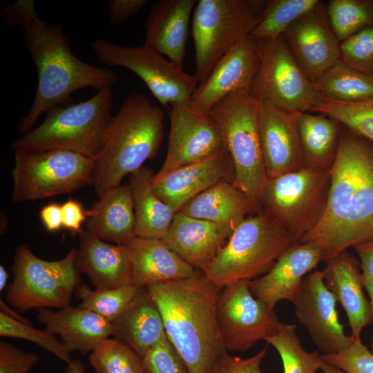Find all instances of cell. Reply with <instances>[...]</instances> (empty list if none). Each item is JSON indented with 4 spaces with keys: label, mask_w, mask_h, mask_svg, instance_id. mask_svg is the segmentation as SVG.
Returning <instances> with one entry per match:
<instances>
[{
    "label": "cell",
    "mask_w": 373,
    "mask_h": 373,
    "mask_svg": "<svg viewBox=\"0 0 373 373\" xmlns=\"http://www.w3.org/2000/svg\"><path fill=\"white\" fill-rule=\"evenodd\" d=\"M0 15L7 26H21L26 48L37 70L35 96L18 124L19 133L30 131L41 115L70 102L75 91L111 87L118 81L117 74L109 68L93 66L76 57L62 26L40 19L33 0L10 3Z\"/></svg>",
    "instance_id": "6da1fadb"
},
{
    "label": "cell",
    "mask_w": 373,
    "mask_h": 373,
    "mask_svg": "<svg viewBox=\"0 0 373 373\" xmlns=\"http://www.w3.org/2000/svg\"><path fill=\"white\" fill-rule=\"evenodd\" d=\"M308 241L320 246L324 261L373 241V142L345 126L330 169L325 210L299 242Z\"/></svg>",
    "instance_id": "7a4b0ae2"
},
{
    "label": "cell",
    "mask_w": 373,
    "mask_h": 373,
    "mask_svg": "<svg viewBox=\"0 0 373 373\" xmlns=\"http://www.w3.org/2000/svg\"><path fill=\"white\" fill-rule=\"evenodd\" d=\"M146 287L159 309L166 336L189 373H213L227 352L216 316L221 288L198 271L193 277Z\"/></svg>",
    "instance_id": "3957f363"
},
{
    "label": "cell",
    "mask_w": 373,
    "mask_h": 373,
    "mask_svg": "<svg viewBox=\"0 0 373 373\" xmlns=\"http://www.w3.org/2000/svg\"><path fill=\"white\" fill-rule=\"evenodd\" d=\"M162 110L144 93L128 96L105 131L95 158L93 186L98 196L153 159L164 138Z\"/></svg>",
    "instance_id": "277c9868"
},
{
    "label": "cell",
    "mask_w": 373,
    "mask_h": 373,
    "mask_svg": "<svg viewBox=\"0 0 373 373\" xmlns=\"http://www.w3.org/2000/svg\"><path fill=\"white\" fill-rule=\"evenodd\" d=\"M111 87L97 90L90 99L58 106L47 113L34 130L15 140L17 151L66 150L96 158L111 120Z\"/></svg>",
    "instance_id": "5b68a950"
},
{
    "label": "cell",
    "mask_w": 373,
    "mask_h": 373,
    "mask_svg": "<svg viewBox=\"0 0 373 373\" xmlns=\"http://www.w3.org/2000/svg\"><path fill=\"white\" fill-rule=\"evenodd\" d=\"M261 103L244 90L231 93L217 104L209 116L222 133L233 167V184L262 213V197L268 182L260 144L258 117Z\"/></svg>",
    "instance_id": "8992f818"
},
{
    "label": "cell",
    "mask_w": 373,
    "mask_h": 373,
    "mask_svg": "<svg viewBox=\"0 0 373 373\" xmlns=\"http://www.w3.org/2000/svg\"><path fill=\"white\" fill-rule=\"evenodd\" d=\"M296 243L287 231L267 213L247 217L225 246L202 271L220 288L265 274L278 258Z\"/></svg>",
    "instance_id": "52a82bcc"
},
{
    "label": "cell",
    "mask_w": 373,
    "mask_h": 373,
    "mask_svg": "<svg viewBox=\"0 0 373 373\" xmlns=\"http://www.w3.org/2000/svg\"><path fill=\"white\" fill-rule=\"evenodd\" d=\"M265 1L200 0L193 10L192 35L195 48L194 77L205 82L233 46L251 37L259 23Z\"/></svg>",
    "instance_id": "ba28073f"
},
{
    "label": "cell",
    "mask_w": 373,
    "mask_h": 373,
    "mask_svg": "<svg viewBox=\"0 0 373 373\" xmlns=\"http://www.w3.org/2000/svg\"><path fill=\"white\" fill-rule=\"evenodd\" d=\"M76 251L73 247L64 258L48 261L35 256L28 246H18L12 266L14 278L6 294L8 305L20 311L69 306L81 283Z\"/></svg>",
    "instance_id": "9c48e42d"
},
{
    "label": "cell",
    "mask_w": 373,
    "mask_h": 373,
    "mask_svg": "<svg viewBox=\"0 0 373 373\" xmlns=\"http://www.w3.org/2000/svg\"><path fill=\"white\" fill-rule=\"evenodd\" d=\"M329 186L330 170L307 166L269 179L262 197V212L299 242L321 220Z\"/></svg>",
    "instance_id": "30bf717a"
},
{
    "label": "cell",
    "mask_w": 373,
    "mask_h": 373,
    "mask_svg": "<svg viewBox=\"0 0 373 373\" xmlns=\"http://www.w3.org/2000/svg\"><path fill=\"white\" fill-rule=\"evenodd\" d=\"M95 159L66 150L15 152L12 201L68 193L94 183Z\"/></svg>",
    "instance_id": "8fae6325"
},
{
    "label": "cell",
    "mask_w": 373,
    "mask_h": 373,
    "mask_svg": "<svg viewBox=\"0 0 373 373\" xmlns=\"http://www.w3.org/2000/svg\"><path fill=\"white\" fill-rule=\"evenodd\" d=\"M256 43L259 66L250 93L261 104L289 112H311L321 103L323 97L296 62L283 36Z\"/></svg>",
    "instance_id": "7c38bea8"
},
{
    "label": "cell",
    "mask_w": 373,
    "mask_h": 373,
    "mask_svg": "<svg viewBox=\"0 0 373 373\" xmlns=\"http://www.w3.org/2000/svg\"><path fill=\"white\" fill-rule=\"evenodd\" d=\"M91 48L103 64L123 67L137 75L162 106L190 102L199 86L194 75L146 44L131 47L98 39L92 42Z\"/></svg>",
    "instance_id": "4fadbf2b"
},
{
    "label": "cell",
    "mask_w": 373,
    "mask_h": 373,
    "mask_svg": "<svg viewBox=\"0 0 373 373\" xmlns=\"http://www.w3.org/2000/svg\"><path fill=\"white\" fill-rule=\"evenodd\" d=\"M242 280L220 293L217 321L227 350L244 352L276 334L280 325L274 309L256 298Z\"/></svg>",
    "instance_id": "5bb4252c"
},
{
    "label": "cell",
    "mask_w": 373,
    "mask_h": 373,
    "mask_svg": "<svg viewBox=\"0 0 373 373\" xmlns=\"http://www.w3.org/2000/svg\"><path fill=\"white\" fill-rule=\"evenodd\" d=\"M337 302L325 284L323 271L315 270L304 278L293 303L298 321L323 354L342 351L353 342L339 321Z\"/></svg>",
    "instance_id": "9a60e30c"
},
{
    "label": "cell",
    "mask_w": 373,
    "mask_h": 373,
    "mask_svg": "<svg viewBox=\"0 0 373 373\" xmlns=\"http://www.w3.org/2000/svg\"><path fill=\"white\" fill-rule=\"evenodd\" d=\"M171 106L167 153L157 175L227 149L220 128L209 115L193 111L190 102H177Z\"/></svg>",
    "instance_id": "2e32d148"
},
{
    "label": "cell",
    "mask_w": 373,
    "mask_h": 373,
    "mask_svg": "<svg viewBox=\"0 0 373 373\" xmlns=\"http://www.w3.org/2000/svg\"><path fill=\"white\" fill-rule=\"evenodd\" d=\"M283 37L296 62L312 82L340 59V41L322 1L291 23Z\"/></svg>",
    "instance_id": "e0dca14e"
},
{
    "label": "cell",
    "mask_w": 373,
    "mask_h": 373,
    "mask_svg": "<svg viewBox=\"0 0 373 373\" xmlns=\"http://www.w3.org/2000/svg\"><path fill=\"white\" fill-rule=\"evenodd\" d=\"M258 66L256 43L249 37L224 55L205 82L198 86L190 100L191 108L209 115L212 108L227 95L238 91H250Z\"/></svg>",
    "instance_id": "ac0fdd59"
},
{
    "label": "cell",
    "mask_w": 373,
    "mask_h": 373,
    "mask_svg": "<svg viewBox=\"0 0 373 373\" xmlns=\"http://www.w3.org/2000/svg\"><path fill=\"white\" fill-rule=\"evenodd\" d=\"M324 261L320 246L312 241L287 249L263 275L249 281L254 296L273 308L280 300L293 303L304 278Z\"/></svg>",
    "instance_id": "d6986e66"
},
{
    "label": "cell",
    "mask_w": 373,
    "mask_h": 373,
    "mask_svg": "<svg viewBox=\"0 0 373 373\" xmlns=\"http://www.w3.org/2000/svg\"><path fill=\"white\" fill-rule=\"evenodd\" d=\"M296 113L261 104L258 130L268 179L305 166Z\"/></svg>",
    "instance_id": "ffe728a7"
},
{
    "label": "cell",
    "mask_w": 373,
    "mask_h": 373,
    "mask_svg": "<svg viewBox=\"0 0 373 373\" xmlns=\"http://www.w3.org/2000/svg\"><path fill=\"white\" fill-rule=\"evenodd\" d=\"M233 167L227 150L162 175L155 174L152 187L157 196L178 212L192 198L224 180L232 181Z\"/></svg>",
    "instance_id": "44dd1931"
},
{
    "label": "cell",
    "mask_w": 373,
    "mask_h": 373,
    "mask_svg": "<svg viewBox=\"0 0 373 373\" xmlns=\"http://www.w3.org/2000/svg\"><path fill=\"white\" fill-rule=\"evenodd\" d=\"M323 270L324 282L344 309L354 341L373 323V307L364 294L359 262L346 250L331 257Z\"/></svg>",
    "instance_id": "7402d4cb"
},
{
    "label": "cell",
    "mask_w": 373,
    "mask_h": 373,
    "mask_svg": "<svg viewBox=\"0 0 373 373\" xmlns=\"http://www.w3.org/2000/svg\"><path fill=\"white\" fill-rule=\"evenodd\" d=\"M75 265L96 289L132 285L133 266L125 246L108 243L88 230L80 234Z\"/></svg>",
    "instance_id": "603a6c76"
},
{
    "label": "cell",
    "mask_w": 373,
    "mask_h": 373,
    "mask_svg": "<svg viewBox=\"0 0 373 373\" xmlns=\"http://www.w3.org/2000/svg\"><path fill=\"white\" fill-rule=\"evenodd\" d=\"M229 238L216 224L178 211L161 240L190 265L202 270L216 257Z\"/></svg>",
    "instance_id": "cb8c5ba5"
},
{
    "label": "cell",
    "mask_w": 373,
    "mask_h": 373,
    "mask_svg": "<svg viewBox=\"0 0 373 373\" xmlns=\"http://www.w3.org/2000/svg\"><path fill=\"white\" fill-rule=\"evenodd\" d=\"M37 320L45 329L59 335L61 341L71 352H93L102 342L113 336L112 323L97 314L70 305L57 311L38 309Z\"/></svg>",
    "instance_id": "d4e9b609"
},
{
    "label": "cell",
    "mask_w": 373,
    "mask_h": 373,
    "mask_svg": "<svg viewBox=\"0 0 373 373\" xmlns=\"http://www.w3.org/2000/svg\"><path fill=\"white\" fill-rule=\"evenodd\" d=\"M195 0H160L151 8L144 44L182 68L191 12Z\"/></svg>",
    "instance_id": "484cf974"
},
{
    "label": "cell",
    "mask_w": 373,
    "mask_h": 373,
    "mask_svg": "<svg viewBox=\"0 0 373 373\" xmlns=\"http://www.w3.org/2000/svg\"><path fill=\"white\" fill-rule=\"evenodd\" d=\"M113 336L142 358L167 338L159 309L146 287L112 322Z\"/></svg>",
    "instance_id": "4316f807"
},
{
    "label": "cell",
    "mask_w": 373,
    "mask_h": 373,
    "mask_svg": "<svg viewBox=\"0 0 373 373\" xmlns=\"http://www.w3.org/2000/svg\"><path fill=\"white\" fill-rule=\"evenodd\" d=\"M124 246L133 266L132 285L137 288L193 277L198 273L161 240L135 236Z\"/></svg>",
    "instance_id": "83f0119b"
},
{
    "label": "cell",
    "mask_w": 373,
    "mask_h": 373,
    "mask_svg": "<svg viewBox=\"0 0 373 373\" xmlns=\"http://www.w3.org/2000/svg\"><path fill=\"white\" fill-rule=\"evenodd\" d=\"M179 211L213 222L230 236L248 213L256 214L247 196L228 180L218 182L198 194Z\"/></svg>",
    "instance_id": "f1b7e54d"
},
{
    "label": "cell",
    "mask_w": 373,
    "mask_h": 373,
    "mask_svg": "<svg viewBox=\"0 0 373 373\" xmlns=\"http://www.w3.org/2000/svg\"><path fill=\"white\" fill-rule=\"evenodd\" d=\"M86 214L87 230L104 241L125 245L136 236L133 200L128 184L106 191Z\"/></svg>",
    "instance_id": "f546056e"
},
{
    "label": "cell",
    "mask_w": 373,
    "mask_h": 373,
    "mask_svg": "<svg viewBox=\"0 0 373 373\" xmlns=\"http://www.w3.org/2000/svg\"><path fill=\"white\" fill-rule=\"evenodd\" d=\"M153 171L142 166L129 175L134 206L136 236L162 240L166 235L175 212L153 191Z\"/></svg>",
    "instance_id": "4dcf8cb0"
},
{
    "label": "cell",
    "mask_w": 373,
    "mask_h": 373,
    "mask_svg": "<svg viewBox=\"0 0 373 373\" xmlns=\"http://www.w3.org/2000/svg\"><path fill=\"white\" fill-rule=\"evenodd\" d=\"M305 166L330 170L337 154L343 126L327 115L296 112Z\"/></svg>",
    "instance_id": "1f68e13d"
},
{
    "label": "cell",
    "mask_w": 373,
    "mask_h": 373,
    "mask_svg": "<svg viewBox=\"0 0 373 373\" xmlns=\"http://www.w3.org/2000/svg\"><path fill=\"white\" fill-rule=\"evenodd\" d=\"M324 98L343 102L373 99V75L356 70L341 59L312 82Z\"/></svg>",
    "instance_id": "d6a6232c"
},
{
    "label": "cell",
    "mask_w": 373,
    "mask_h": 373,
    "mask_svg": "<svg viewBox=\"0 0 373 373\" xmlns=\"http://www.w3.org/2000/svg\"><path fill=\"white\" fill-rule=\"evenodd\" d=\"M320 0L265 1L261 19L251 37L256 41L283 36L286 29L305 13L316 8Z\"/></svg>",
    "instance_id": "836d02e7"
},
{
    "label": "cell",
    "mask_w": 373,
    "mask_h": 373,
    "mask_svg": "<svg viewBox=\"0 0 373 373\" xmlns=\"http://www.w3.org/2000/svg\"><path fill=\"white\" fill-rule=\"evenodd\" d=\"M295 324L280 323L278 332L267 338L280 356L283 373H316L324 363L318 351L307 352L296 334Z\"/></svg>",
    "instance_id": "e575fe53"
},
{
    "label": "cell",
    "mask_w": 373,
    "mask_h": 373,
    "mask_svg": "<svg viewBox=\"0 0 373 373\" xmlns=\"http://www.w3.org/2000/svg\"><path fill=\"white\" fill-rule=\"evenodd\" d=\"M140 289L133 285L114 289H92L86 284H79L75 295L80 300L78 307L92 311L112 323L134 299Z\"/></svg>",
    "instance_id": "d590c367"
},
{
    "label": "cell",
    "mask_w": 373,
    "mask_h": 373,
    "mask_svg": "<svg viewBox=\"0 0 373 373\" xmlns=\"http://www.w3.org/2000/svg\"><path fill=\"white\" fill-rule=\"evenodd\" d=\"M326 6L331 26L340 42L373 26V0H330Z\"/></svg>",
    "instance_id": "8d00e7d4"
},
{
    "label": "cell",
    "mask_w": 373,
    "mask_h": 373,
    "mask_svg": "<svg viewBox=\"0 0 373 373\" xmlns=\"http://www.w3.org/2000/svg\"><path fill=\"white\" fill-rule=\"evenodd\" d=\"M96 373H146L142 358L117 338L102 342L89 356Z\"/></svg>",
    "instance_id": "74e56055"
},
{
    "label": "cell",
    "mask_w": 373,
    "mask_h": 373,
    "mask_svg": "<svg viewBox=\"0 0 373 373\" xmlns=\"http://www.w3.org/2000/svg\"><path fill=\"white\" fill-rule=\"evenodd\" d=\"M311 112L331 117L352 132L373 142V99L343 102L323 97Z\"/></svg>",
    "instance_id": "f35d334b"
},
{
    "label": "cell",
    "mask_w": 373,
    "mask_h": 373,
    "mask_svg": "<svg viewBox=\"0 0 373 373\" xmlns=\"http://www.w3.org/2000/svg\"><path fill=\"white\" fill-rule=\"evenodd\" d=\"M0 335L32 341L66 364L72 361L70 352L56 335L46 329H39L29 323L12 318L2 312H0Z\"/></svg>",
    "instance_id": "ab89813d"
},
{
    "label": "cell",
    "mask_w": 373,
    "mask_h": 373,
    "mask_svg": "<svg viewBox=\"0 0 373 373\" xmlns=\"http://www.w3.org/2000/svg\"><path fill=\"white\" fill-rule=\"evenodd\" d=\"M340 59L356 70L373 75V26L340 42Z\"/></svg>",
    "instance_id": "60d3db41"
},
{
    "label": "cell",
    "mask_w": 373,
    "mask_h": 373,
    "mask_svg": "<svg viewBox=\"0 0 373 373\" xmlns=\"http://www.w3.org/2000/svg\"><path fill=\"white\" fill-rule=\"evenodd\" d=\"M323 360L345 373H373V353L361 341L336 353L322 354Z\"/></svg>",
    "instance_id": "b9f144b4"
},
{
    "label": "cell",
    "mask_w": 373,
    "mask_h": 373,
    "mask_svg": "<svg viewBox=\"0 0 373 373\" xmlns=\"http://www.w3.org/2000/svg\"><path fill=\"white\" fill-rule=\"evenodd\" d=\"M142 361L146 373H189L168 338L149 352Z\"/></svg>",
    "instance_id": "7bdbcfd3"
},
{
    "label": "cell",
    "mask_w": 373,
    "mask_h": 373,
    "mask_svg": "<svg viewBox=\"0 0 373 373\" xmlns=\"http://www.w3.org/2000/svg\"><path fill=\"white\" fill-rule=\"evenodd\" d=\"M38 360L33 352H25L6 341L0 343V373H28Z\"/></svg>",
    "instance_id": "ee69618b"
},
{
    "label": "cell",
    "mask_w": 373,
    "mask_h": 373,
    "mask_svg": "<svg viewBox=\"0 0 373 373\" xmlns=\"http://www.w3.org/2000/svg\"><path fill=\"white\" fill-rule=\"evenodd\" d=\"M266 354L264 349L249 358L232 356L225 352L218 361L213 373H262L260 365Z\"/></svg>",
    "instance_id": "f6af8a7d"
},
{
    "label": "cell",
    "mask_w": 373,
    "mask_h": 373,
    "mask_svg": "<svg viewBox=\"0 0 373 373\" xmlns=\"http://www.w3.org/2000/svg\"><path fill=\"white\" fill-rule=\"evenodd\" d=\"M148 2L147 0H109L108 20L113 25H121L137 15Z\"/></svg>",
    "instance_id": "bcb514c9"
},
{
    "label": "cell",
    "mask_w": 373,
    "mask_h": 373,
    "mask_svg": "<svg viewBox=\"0 0 373 373\" xmlns=\"http://www.w3.org/2000/svg\"><path fill=\"white\" fill-rule=\"evenodd\" d=\"M353 248L360 259L363 283L373 307V241L358 244ZM370 347L373 353V337Z\"/></svg>",
    "instance_id": "7dc6e473"
},
{
    "label": "cell",
    "mask_w": 373,
    "mask_h": 373,
    "mask_svg": "<svg viewBox=\"0 0 373 373\" xmlns=\"http://www.w3.org/2000/svg\"><path fill=\"white\" fill-rule=\"evenodd\" d=\"M61 213L63 227L73 235L81 234L82 224L87 218L86 211H84L81 203L69 199L61 205Z\"/></svg>",
    "instance_id": "c3c4849f"
},
{
    "label": "cell",
    "mask_w": 373,
    "mask_h": 373,
    "mask_svg": "<svg viewBox=\"0 0 373 373\" xmlns=\"http://www.w3.org/2000/svg\"><path fill=\"white\" fill-rule=\"evenodd\" d=\"M39 216L43 224L50 231H57L63 227L61 205L57 203H50L42 207Z\"/></svg>",
    "instance_id": "681fc988"
},
{
    "label": "cell",
    "mask_w": 373,
    "mask_h": 373,
    "mask_svg": "<svg viewBox=\"0 0 373 373\" xmlns=\"http://www.w3.org/2000/svg\"><path fill=\"white\" fill-rule=\"evenodd\" d=\"M0 308L1 312H3L8 316L12 318H14L20 322L30 324V322L28 319L23 318L22 316L18 315V313L16 312L14 309H11L8 304L5 303L1 299L0 300Z\"/></svg>",
    "instance_id": "f907efd6"
},
{
    "label": "cell",
    "mask_w": 373,
    "mask_h": 373,
    "mask_svg": "<svg viewBox=\"0 0 373 373\" xmlns=\"http://www.w3.org/2000/svg\"><path fill=\"white\" fill-rule=\"evenodd\" d=\"M63 373H85L83 363L78 360H72L64 370Z\"/></svg>",
    "instance_id": "816d5d0a"
},
{
    "label": "cell",
    "mask_w": 373,
    "mask_h": 373,
    "mask_svg": "<svg viewBox=\"0 0 373 373\" xmlns=\"http://www.w3.org/2000/svg\"><path fill=\"white\" fill-rule=\"evenodd\" d=\"M9 278V274L3 265L0 266V290L2 291L6 287V285Z\"/></svg>",
    "instance_id": "f5cc1de1"
},
{
    "label": "cell",
    "mask_w": 373,
    "mask_h": 373,
    "mask_svg": "<svg viewBox=\"0 0 373 373\" xmlns=\"http://www.w3.org/2000/svg\"><path fill=\"white\" fill-rule=\"evenodd\" d=\"M321 370L323 373H345L341 369L326 363L325 361L321 367Z\"/></svg>",
    "instance_id": "db71d44e"
}]
</instances>
